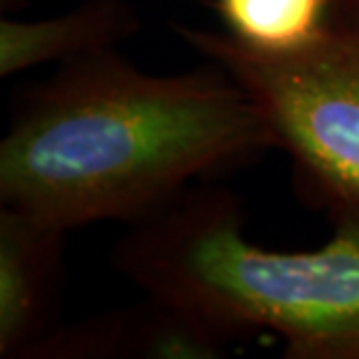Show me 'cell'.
<instances>
[{"label":"cell","instance_id":"cell-6","mask_svg":"<svg viewBox=\"0 0 359 359\" xmlns=\"http://www.w3.org/2000/svg\"><path fill=\"white\" fill-rule=\"evenodd\" d=\"M140 17L126 0H84L73 10L47 19H0V77L42 63H66L133 38Z\"/></svg>","mask_w":359,"mask_h":359},{"label":"cell","instance_id":"cell-2","mask_svg":"<svg viewBox=\"0 0 359 359\" xmlns=\"http://www.w3.org/2000/svg\"><path fill=\"white\" fill-rule=\"evenodd\" d=\"M332 226L315 250L262 248L241 198L205 180L128 224L112 264L229 341L266 332L292 359H359V217Z\"/></svg>","mask_w":359,"mask_h":359},{"label":"cell","instance_id":"cell-4","mask_svg":"<svg viewBox=\"0 0 359 359\" xmlns=\"http://www.w3.org/2000/svg\"><path fill=\"white\" fill-rule=\"evenodd\" d=\"M66 233L19 208L0 205V357L26 359L59 327Z\"/></svg>","mask_w":359,"mask_h":359},{"label":"cell","instance_id":"cell-7","mask_svg":"<svg viewBox=\"0 0 359 359\" xmlns=\"http://www.w3.org/2000/svg\"><path fill=\"white\" fill-rule=\"evenodd\" d=\"M224 31L259 52L311 45L332 24V0H212Z\"/></svg>","mask_w":359,"mask_h":359},{"label":"cell","instance_id":"cell-5","mask_svg":"<svg viewBox=\"0 0 359 359\" xmlns=\"http://www.w3.org/2000/svg\"><path fill=\"white\" fill-rule=\"evenodd\" d=\"M229 339L161 299L147 297L124 311L91 315L56 327L26 359H212L224 355Z\"/></svg>","mask_w":359,"mask_h":359},{"label":"cell","instance_id":"cell-1","mask_svg":"<svg viewBox=\"0 0 359 359\" xmlns=\"http://www.w3.org/2000/svg\"><path fill=\"white\" fill-rule=\"evenodd\" d=\"M269 149L264 114L219 66L152 75L107 49L59 63L14 105L0 140V205L68 231L133 224Z\"/></svg>","mask_w":359,"mask_h":359},{"label":"cell","instance_id":"cell-3","mask_svg":"<svg viewBox=\"0 0 359 359\" xmlns=\"http://www.w3.org/2000/svg\"><path fill=\"white\" fill-rule=\"evenodd\" d=\"M180 38L255 100L290 156L301 198L329 219L359 217V33L329 24L297 52H259L226 31L180 26Z\"/></svg>","mask_w":359,"mask_h":359},{"label":"cell","instance_id":"cell-8","mask_svg":"<svg viewBox=\"0 0 359 359\" xmlns=\"http://www.w3.org/2000/svg\"><path fill=\"white\" fill-rule=\"evenodd\" d=\"M332 24L359 33V0H332Z\"/></svg>","mask_w":359,"mask_h":359}]
</instances>
